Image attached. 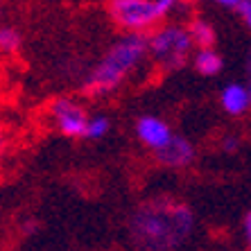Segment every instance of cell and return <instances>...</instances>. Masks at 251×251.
I'll list each match as a JSON object with an SVG mask.
<instances>
[{
    "instance_id": "7c38bea8",
    "label": "cell",
    "mask_w": 251,
    "mask_h": 251,
    "mask_svg": "<svg viewBox=\"0 0 251 251\" xmlns=\"http://www.w3.org/2000/svg\"><path fill=\"white\" fill-rule=\"evenodd\" d=\"M106 127H109V123H106L104 118H95V120H88L86 136H91V138H98V136H102V134L106 131Z\"/></svg>"
},
{
    "instance_id": "4fadbf2b",
    "label": "cell",
    "mask_w": 251,
    "mask_h": 251,
    "mask_svg": "<svg viewBox=\"0 0 251 251\" xmlns=\"http://www.w3.org/2000/svg\"><path fill=\"white\" fill-rule=\"evenodd\" d=\"M247 238H249V247H251V213L247 217Z\"/></svg>"
},
{
    "instance_id": "5b68a950",
    "label": "cell",
    "mask_w": 251,
    "mask_h": 251,
    "mask_svg": "<svg viewBox=\"0 0 251 251\" xmlns=\"http://www.w3.org/2000/svg\"><path fill=\"white\" fill-rule=\"evenodd\" d=\"M54 116L59 123V131L64 136H84L88 127V118L84 109L73 104L70 100H57L54 102Z\"/></svg>"
},
{
    "instance_id": "9a60e30c",
    "label": "cell",
    "mask_w": 251,
    "mask_h": 251,
    "mask_svg": "<svg viewBox=\"0 0 251 251\" xmlns=\"http://www.w3.org/2000/svg\"><path fill=\"white\" fill-rule=\"evenodd\" d=\"M245 16H247V23H249V27H251V12H247Z\"/></svg>"
},
{
    "instance_id": "30bf717a",
    "label": "cell",
    "mask_w": 251,
    "mask_h": 251,
    "mask_svg": "<svg viewBox=\"0 0 251 251\" xmlns=\"http://www.w3.org/2000/svg\"><path fill=\"white\" fill-rule=\"evenodd\" d=\"M195 66H197V70L201 75H215V73H220V68H222V59L217 57L215 52L206 50V52H199Z\"/></svg>"
},
{
    "instance_id": "3957f363",
    "label": "cell",
    "mask_w": 251,
    "mask_h": 251,
    "mask_svg": "<svg viewBox=\"0 0 251 251\" xmlns=\"http://www.w3.org/2000/svg\"><path fill=\"white\" fill-rule=\"evenodd\" d=\"M172 5V0H113L109 14L118 27L145 29L161 21Z\"/></svg>"
},
{
    "instance_id": "52a82bcc",
    "label": "cell",
    "mask_w": 251,
    "mask_h": 251,
    "mask_svg": "<svg viewBox=\"0 0 251 251\" xmlns=\"http://www.w3.org/2000/svg\"><path fill=\"white\" fill-rule=\"evenodd\" d=\"M138 136H140V140H143V143L156 147V150H158V147H163L165 143L170 140L168 127H165L161 120H156V118H140Z\"/></svg>"
},
{
    "instance_id": "7a4b0ae2",
    "label": "cell",
    "mask_w": 251,
    "mask_h": 251,
    "mask_svg": "<svg viewBox=\"0 0 251 251\" xmlns=\"http://www.w3.org/2000/svg\"><path fill=\"white\" fill-rule=\"evenodd\" d=\"M145 50H147V39L140 34L129 36V39L120 41L118 46H113L109 50V54L93 70V75L88 77L86 86H84V93L86 95L109 93L111 88H116L120 84V79L127 75V70L143 57Z\"/></svg>"
},
{
    "instance_id": "9c48e42d",
    "label": "cell",
    "mask_w": 251,
    "mask_h": 251,
    "mask_svg": "<svg viewBox=\"0 0 251 251\" xmlns=\"http://www.w3.org/2000/svg\"><path fill=\"white\" fill-rule=\"evenodd\" d=\"M186 32H188V36H190V43H195V46H197L199 50H204V52L208 48L215 46V32H213V27H210L208 23H204V21H193Z\"/></svg>"
},
{
    "instance_id": "8fae6325",
    "label": "cell",
    "mask_w": 251,
    "mask_h": 251,
    "mask_svg": "<svg viewBox=\"0 0 251 251\" xmlns=\"http://www.w3.org/2000/svg\"><path fill=\"white\" fill-rule=\"evenodd\" d=\"M21 46V36L14 27H2L0 29V50H5V52H14L18 50Z\"/></svg>"
},
{
    "instance_id": "e0dca14e",
    "label": "cell",
    "mask_w": 251,
    "mask_h": 251,
    "mask_svg": "<svg viewBox=\"0 0 251 251\" xmlns=\"http://www.w3.org/2000/svg\"><path fill=\"white\" fill-rule=\"evenodd\" d=\"M249 100H251V95H249Z\"/></svg>"
},
{
    "instance_id": "277c9868",
    "label": "cell",
    "mask_w": 251,
    "mask_h": 251,
    "mask_svg": "<svg viewBox=\"0 0 251 251\" xmlns=\"http://www.w3.org/2000/svg\"><path fill=\"white\" fill-rule=\"evenodd\" d=\"M147 48L163 70H176L186 64L190 36L181 27H165L147 41Z\"/></svg>"
},
{
    "instance_id": "2e32d148",
    "label": "cell",
    "mask_w": 251,
    "mask_h": 251,
    "mask_svg": "<svg viewBox=\"0 0 251 251\" xmlns=\"http://www.w3.org/2000/svg\"><path fill=\"white\" fill-rule=\"evenodd\" d=\"M0 156H2V131H0Z\"/></svg>"
},
{
    "instance_id": "6da1fadb",
    "label": "cell",
    "mask_w": 251,
    "mask_h": 251,
    "mask_svg": "<svg viewBox=\"0 0 251 251\" xmlns=\"http://www.w3.org/2000/svg\"><path fill=\"white\" fill-rule=\"evenodd\" d=\"M190 231V208L170 197L147 199L129 217V238L140 251H175Z\"/></svg>"
},
{
    "instance_id": "ba28073f",
    "label": "cell",
    "mask_w": 251,
    "mask_h": 251,
    "mask_svg": "<svg viewBox=\"0 0 251 251\" xmlns=\"http://www.w3.org/2000/svg\"><path fill=\"white\" fill-rule=\"evenodd\" d=\"M222 104H224V109H226L228 113L238 116V113H242L247 109V104H249V95H247V91L242 86H238V84H231V86L224 88Z\"/></svg>"
},
{
    "instance_id": "5bb4252c",
    "label": "cell",
    "mask_w": 251,
    "mask_h": 251,
    "mask_svg": "<svg viewBox=\"0 0 251 251\" xmlns=\"http://www.w3.org/2000/svg\"><path fill=\"white\" fill-rule=\"evenodd\" d=\"M247 68H249V75H251V52H249V59H247Z\"/></svg>"
},
{
    "instance_id": "8992f818",
    "label": "cell",
    "mask_w": 251,
    "mask_h": 251,
    "mask_svg": "<svg viewBox=\"0 0 251 251\" xmlns=\"http://www.w3.org/2000/svg\"><path fill=\"white\" fill-rule=\"evenodd\" d=\"M193 145L179 136H170V140L163 147L156 150V161L168 165V168H181V165L193 161Z\"/></svg>"
}]
</instances>
